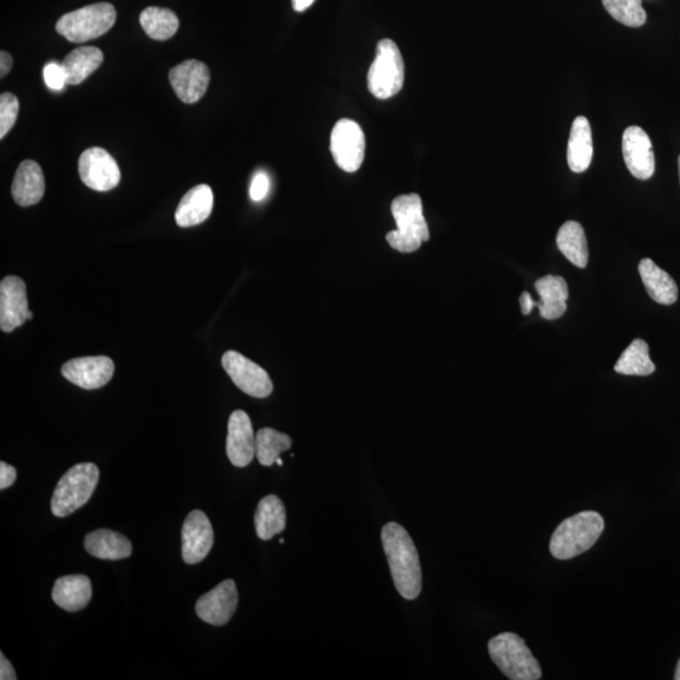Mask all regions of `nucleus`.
<instances>
[{"label":"nucleus","instance_id":"f257e3e1","mask_svg":"<svg viewBox=\"0 0 680 680\" xmlns=\"http://www.w3.org/2000/svg\"><path fill=\"white\" fill-rule=\"evenodd\" d=\"M382 544L396 590L403 599L415 600L422 590L419 552L410 534L395 522L382 528Z\"/></svg>","mask_w":680,"mask_h":680},{"label":"nucleus","instance_id":"f03ea898","mask_svg":"<svg viewBox=\"0 0 680 680\" xmlns=\"http://www.w3.org/2000/svg\"><path fill=\"white\" fill-rule=\"evenodd\" d=\"M604 529V518L591 510L565 519L552 534L550 543L552 556L565 561L582 555L594 547Z\"/></svg>","mask_w":680,"mask_h":680},{"label":"nucleus","instance_id":"7ed1b4c3","mask_svg":"<svg viewBox=\"0 0 680 680\" xmlns=\"http://www.w3.org/2000/svg\"><path fill=\"white\" fill-rule=\"evenodd\" d=\"M391 211L397 230L387 233L386 240L393 249L402 254H411L420 249L422 242L430 240V230L419 194L397 197L392 202Z\"/></svg>","mask_w":680,"mask_h":680},{"label":"nucleus","instance_id":"20e7f679","mask_svg":"<svg viewBox=\"0 0 680 680\" xmlns=\"http://www.w3.org/2000/svg\"><path fill=\"white\" fill-rule=\"evenodd\" d=\"M489 655L507 678L512 680H538L542 669L521 636L503 633L489 641Z\"/></svg>","mask_w":680,"mask_h":680},{"label":"nucleus","instance_id":"39448f33","mask_svg":"<svg viewBox=\"0 0 680 680\" xmlns=\"http://www.w3.org/2000/svg\"><path fill=\"white\" fill-rule=\"evenodd\" d=\"M100 471L95 464L81 463L72 466L58 482L52 497V513L67 517L84 507L99 483Z\"/></svg>","mask_w":680,"mask_h":680},{"label":"nucleus","instance_id":"423d86ee","mask_svg":"<svg viewBox=\"0 0 680 680\" xmlns=\"http://www.w3.org/2000/svg\"><path fill=\"white\" fill-rule=\"evenodd\" d=\"M115 22L113 4L97 3L62 16L56 23V31L70 42L84 43L109 32Z\"/></svg>","mask_w":680,"mask_h":680},{"label":"nucleus","instance_id":"0eeeda50","mask_svg":"<svg viewBox=\"0 0 680 680\" xmlns=\"http://www.w3.org/2000/svg\"><path fill=\"white\" fill-rule=\"evenodd\" d=\"M368 90L377 99L387 100L402 90L405 63L400 48L392 40L378 43L376 58L369 67Z\"/></svg>","mask_w":680,"mask_h":680},{"label":"nucleus","instance_id":"6e6552de","mask_svg":"<svg viewBox=\"0 0 680 680\" xmlns=\"http://www.w3.org/2000/svg\"><path fill=\"white\" fill-rule=\"evenodd\" d=\"M330 150L340 169L347 173L357 172L366 153V138L361 126L353 120H339L332 131Z\"/></svg>","mask_w":680,"mask_h":680},{"label":"nucleus","instance_id":"1a4fd4ad","mask_svg":"<svg viewBox=\"0 0 680 680\" xmlns=\"http://www.w3.org/2000/svg\"><path fill=\"white\" fill-rule=\"evenodd\" d=\"M222 366L235 385L246 395L266 398L271 395L272 382L269 374L259 364L250 361L241 353L228 351L223 354Z\"/></svg>","mask_w":680,"mask_h":680},{"label":"nucleus","instance_id":"9d476101","mask_svg":"<svg viewBox=\"0 0 680 680\" xmlns=\"http://www.w3.org/2000/svg\"><path fill=\"white\" fill-rule=\"evenodd\" d=\"M81 181L97 192H108L120 183V169L116 160L101 148H90L79 159Z\"/></svg>","mask_w":680,"mask_h":680},{"label":"nucleus","instance_id":"9b49d317","mask_svg":"<svg viewBox=\"0 0 680 680\" xmlns=\"http://www.w3.org/2000/svg\"><path fill=\"white\" fill-rule=\"evenodd\" d=\"M623 155L631 176L648 181L655 173L652 140L640 126H629L623 134Z\"/></svg>","mask_w":680,"mask_h":680},{"label":"nucleus","instance_id":"f8f14e48","mask_svg":"<svg viewBox=\"0 0 680 680\" xmlns=\"http://www.w3.org/2000/svg\"><path fill=\"white\" fill-rule=\"evenodd\" d=\"M114 371L113 359L105 356L75 358L62 366V376L84 390L108 385Z\"/></svg>","mask_w":680,"mask_h":680},{"label":"nucleus","instance_id":"ddd939ff","mask_svg":"<svg viewBox=\"0 0 680 680\" xmlns=\"http://www.w3.org/2000/svg\"><path fill=\"white\" fill-rule=\"evenodd\" d=\"M238 605V592L235 581L226 580L215 589L207 592L196 604L198 618L204 623L222 626L226 625L235 615Z\"/></svg>","mask_w":680,"mask_h":680},{"label":"nucleus","instance_id":"4468645a","mask_svg":"<svg viewBox=\"0 0 680 680\" xmlns=\"http://www.w3.org/2000/svg\"><path fill=\"white\" fill-rule=\"evenodd\" d=\"M215 541L210 519L201 510L188 514L182 529V557L188 565L202 562Z\"/></svg>","mask_w":680,"mask_h":680},{"label":"nucleus","instance_id":"2eb2a0df","mask_svg":"<svg viewBox=\"0 0 680 680\" xmlns=\"http://www.w3.org/2000/svg\"><path fill=\"white\" fill-rule=\"evenodd\" d=\"M211 75L203 62L188 60L179 63L169 72V82L184 104H196L206 94Z\"/></svg>","mask_w":680,"mask_h":680},{"label":"nucleus","instance_id":"dca6fc26","mask_svg":"<svg viewBox=\"0 0 680 680\" xmlns=\"http://www.w3.org/2000/svg\"><path fill=\"white\" fill-rule=\"evenodd\" d=\"M26 284L17 276H7L0 283V328L11 333L28 320Z\"/></svg>","mask_w":680,"mask_h":680},{"label":"nucleus","instance_id":"f3484780","mask_svg":"<svg viewBox=\"0 0 680 680\" xmlns=\"http://www.w3.org/2000/svg\"><path fill=\"white\" fill-rule=\"evenodd\" d=\"M226 451L228 459L237 468L250 465L256 456V436L245 411L237 410L230 416Z\"/></svg>","mask_w":680,"mask_h":680},{"label":"nucleus","instance_id":"a211bd4d","mask_svg":"<svg viewBox=\"0 0 680 680\" xmlns=\"http://www.w3.org/2000/svg\"><path fill=\"white\" fill-rule=\"evenodd\" d=\"M46 183L40 164L24 160L14 176L12 194L19 206L29 207L37 204L45 196Z\"/></svg>","mask_w":680,"mask_h":680},{"label":"nucleus","instance_id":"6ab92c4d","mask_svg":"<svg viewBox=\"0 0 680 680\" xmlns=\"http://www.w3.org/2000/svg\"><path fill=\"white\" fill-rule=\"evenodd\" d=\"M213 210V192L207 184H199L184 194L176 211V222L179 227L187 228L201 225Z\"/></svg>","mask_w":680,"mask_h":680},{"label":"nucleus","instance_id":"aec40b11","mask_svg":"<svg viewBox=\"0 0 680 680\" xmlns=\"http://www.w3.org/2000/svg\"><path fill=\"white\" fill-rule=\"evenodd\" d=\"M594 157V144L590 121L585 116H577L571 126L567 147V163L573 173H584L589 169Z\"/></svg>","mask_w":680,"mask_h":680},{"label":"nucleus","instance_id":"412c9836","mask_svg":"<svg viewBox=\"0 0 680 680\" xmlns=\"http://www.w3.org/2000/svg\"><path fill=\"white\" fill-rule=\"evenodd\" d=\"M92 597L89 577L71 575L58 578L53 586L52 599L57 606L68 612L85 609Z\"/></svg>","mask_w":680,"mask_h":680},{"label":"nucleus","instance_id":"4be33fe9","mask_svg":"<svg viewBox=\"0 0 680 680\" xmlns=\"http://www.w3.org/2000/svg\"><path fill=\"white\" fill-rule=\"evenodd\" d=\"M539 295L537 306L543 319L556 320L563 317L567 310L568 286L561 276L547 275L536 283Z\"/></svg>","mask_w":680,"mask_h":680},{"label":"nucleus","instance_id":"5701e85b","mask_svg":"<svg viewBox=\"0 0 680 680\" xmlns=\"http://www.w3.org/2000/svg\"><path fill=\"white\" fill-rule=\"evenodd\" d=\"M85 548L91 556L108 561L123 560L133 552L129 539L110 529H97L87 534Z\"/></svg>","mask_w":680,"mask_h":680},{"label":"nucleus","instance_id":"b1692460","mask_svg":"<svg viewBox=\"0 0 680 680\" xmlns=\"http://www.w3.org/2000/svg\"><path fill=\"white\" fill-rule=\"evenodd\" d=\"M639 274L650 298L659 304L672 305L678 299V286L672 276L650 259L641 260Z\"/></svg>","mask_w":680,"mask_h":680},{"label":"nucleus","instance_id":"393cba45","mask_svg":"<svg viewBox=\"0 0 680 680\" xmlns=\"http://www.w3.org/2000/svg\"><path fill=\"white\" fill-rule=\"evenodd\" d=\"M285 527L286 509L281 499L276 495H267L261 499L255 514L257 536L262 541H269L276 534L284 532Z\"/></svg>","mask_w":680,"mask_h":680},{"label":"nucleus","instance_id":"a878e982","mask_svg":"<svg viewBox=\"0 0 680 680\" xmlns=\"http://www.w3.org/2000/svg\"><path fill=\"white\" fill-rule=\"evenodd\" d=\"M104 53L97 47H79L68 53L61 65L67 85H80L101 66Z\"/></svg>","mask_w":680,"mask_h":680},{"label":"nucleus","instance_id":"bb28decb","mask_svg":"<svg viewBox=\"0 0 680 680\" xmlns=\"http://www.w3.org/2000/svg\"><path fill=\"white\" fill-rule=\"evenodd\" d=\"M557 247L573 265L585 269L589 262V247L584 227L576 221H568L557 233Z\"/></svg>","mask_w":680,"mask_h":680},{"label":"nucleus","instance_id":"cd10ccee","mask_svg":"<svg viewBox=\"0 0 680 680\" xmlns=\"http://www.w3.org/2000/svg\"><path fill=\"white\" fill-rule=\"evenodd\" d=\"M147 36L157 41H167L177 33L179 19L177 14L167 8L149 7L139 18Z\"/></svg>","mask_w":680,"mask_h":680},{"label":"nucleus","instance_id":"c85d7f7f","mask_svg":"<svg viewBox=\"0 0 680 680\" xmlns=\"http://www.w3.org/2000/svg\"><path fill=\"white\" fill-rule=\"evenodd\" d=\"M615 371L625 376H649L655 372V366L649 356L648 343L643 339H635L621 354Z\"/></svg>","mask_w":680,"mask_h":680},{"label":"nucleus","instance_id":"c756f323","mask_svg":"<svg viewBox=\"0 0 680 680\" xmlns=\"http://www.w3.org/2000/svg\"><path fill=\"white\" fill-rule=\"evenodd\" d=\"M291 439L283 432L265 427L256 434V458L264 466L276 463L280 455L291 448Z\"/></svg>","mask_w":680,"mask_h":680},{"label":"nucleus","instance_id":"7c9ffc66","mask_svg":"<svg viewBox=\"0 0 680 680\" xmlns=\"http://www.w3.org/2000/svg\"><path fill=\"white\" fill-rule=\"evenodd\" d=\"M602 4L615 21L626 27L639 28L646 22L643 0H602Z\"/></svg>","mask_w":680,"mask_h":680},{"label":"nucleus","instance_id":"2f4dec72","mask_svg":"<svg viewBox=\"0 0 680 680\" xmlns=\"http://www.w3.org/2000/svg\"><path fill=\"white\" fill-rule=\"evenodd\" d=\"M19 111V101L11 92L0 96V139H4L9 130L16 124Z\"/></svg>","mask_w":680,"mask_h":680},{"label":"nucleus","instance_id":"473e14b6","mask_svg":"<svg viewBox=\"0 0 680 680\" xmlns=\"http://www.w3.org/2000/svg\"><path fill=\"white\" fill-rule=\"evenodd\" d=\"M43 75H45L46 85L51 90L61 91L67 85L65 71H63L61 63H47Z\"/></svg>","mask_w":680,"mask_h":680},{"label":"nucleus","instance_id":"72a5a7b5","mask_svg":"<svg viewBox=\"0 0 680 680\" xmlns=\"http://www.w3.org/2000/svg\"><path fill=\"white\" fill-rule=\"evenodd\" d=\"M270 191V179L265 172L256 173L252 179L250 187V197L252 201L260 202Z\"/></svg>","mask_w":680,"mask_h":680},{"label":"nucleus","instance_id":"f704fd0d","mask_svg":"<svg viewBox=\"0 0 680 680\" xmlns=\"http://www.w3.org/2000/svg\"><path fill=\"white\" fill-rule=\"evenodd\" d=\"M17 480V470L13 466L4 463H0V489L4 490L16 482Z\"/></svg>","mask_w":680,"mask_h":680},{"label":"nucleus","instance_id":"c9c22d12","mask_svg":"<svg viewBox=\"0 0 680 680\" xmlns=\"http://www.w3.org/2000/svg\"><path fill=\"white\" fill-rule=\"evenodd\" d=\"M0 679L17 680L16 670L3 653L0 655Z\"/></svg>","mask_w":680,"mask_h":680},{"label":"nucleus","instance_id":"e433bc0d","mask_svg":"<svg viewBox=\"0 0 680 680\" xmlns=\"http://www.w3.org/2000/svg\"><path fill=\"white\" fill-rule=\"evenodd\" d=\"M13 66V58L8 52H0V77L4 79L9 72H11Z\"/></svg>","mask_w":680,"mask_h":680},{"label":"nucleus","instance_id":"4c0bfd02","mask_svg":"<svg viewBox=\"0 0 680 680\" xmlns=\"http://www.w3.org/2000/svg\"><path fill=\"white\" fill-rule=\"evenodd\" d=\"M519 301H521V308H522L523 315L531 314L534 306H537V301H534L532 299L531 294L527 293V291H526V293L522 294L521 300H519Z\"/></svg>","mask_w":680,"mask_h":680},{"label":"nucleus","instance_id":"58836bf2","mask_svg":"<svg viewBox=\"0 0 680 680\" xmlns=\"http://www.w3.org/2000/svg\"><path fill=\"white\" fill-rule=\"evenodd\" d=\"M315 0H291L295 12L303 13L313 6Z\"/></svg>","mask_w":680,"mask_h":680},{"label":"nucleus","instance_id":"ea45409f","mask_svg":"<svg viewBox=\"0 0 680 680\" xmlns=\"http://www.w3.org/2000/svg\"><path fill=\"white\" fill-rule=\"evenodd\" d=\"M675 680H680V660L677 665V670H675V675H674Z\"/></svg>","mask_w":680,"mask_h":680},{"label":"nucleus","instance_id":"a19ab883","mask_svg":"<svg viewBox=\"0 0 680 680\" xmlns=\"http://www.w3.org/2000/svg\"><path fill=\"white\" fill-rule=\"evenodd\" d=\"M276 464H278L279 466L284 465L283 460H281L280 458L278 460H276Z\"/></svg>","mask_w":680,"mask_h":680},{"label":"nucleus","instance_id":"79ce46f5","mask_svg":"<svg viewBox=\"0 0 680 680\" xmlns=\"http://www.w3.org/2000/svg\"><path fill=\"white\" fill-rule=\"evenodd\" d=\"M679 182H680V155L678 158Z\"/></svg>","mask_w":680,"mask_h":680},{"label":"nucleus","instance_id":"37998d69","mask_svg":"<svg viewBox=\"0 0 680 680\" xmlns=\"http://www.w3.org/2000/svg\"><path fill=\"white\" fill-rule=\"evenodd\" d=\"M32 318H33V314H32V312H29L28 313V320H31Z\"/></svg>","mask_w":680,"mask_h":680}]
</instances>
